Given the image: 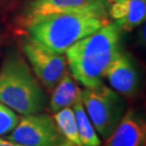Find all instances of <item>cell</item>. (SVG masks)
<instances>
[{"mask_svg": "<svg viewBox=\"0 0 146 146\" xmlns=\"http://www.w3.org/2000/svg\"><path fill=\"white\" fill-rule=\"evenodd\" d=\"M121 29L107 23L96 33L78 41L66 50V62L75 80L86 88L103 84L107 66L121 51Z\"/></svg>", "mask_w": 146, "mask_h": 146, "instance_id": "6da1fadb", "label": "cell"}, {"mask_svg": "<svg viewBox=\"0 0 146 146\" xmlns=\"http://www.w3.org/2000/svg\"><path fill=\"white\" fill-rule=\"evenodd\" d=\"M0 103L21 115L45 109L46 96L28 63L13 54L0 68Z\"/></svg>", "mask_w": 146, "mask_h": 146, "instance_id": "7a4b0ae2", "label": "cell"}, {"mask_svg": "<svg viewBox=\"0 0 146 146\" xmlns=\"http://www.w3.org/2000/svg\"><path fill=\"white\" fill-rule=\"evenodd\" d=\"M108 23L106 15L94 13L54 14L28 27L30 36L46 48L66 53L71 46Z\"/></svg>", "mask_w": 146, "mask_h": 146, "instance_id": "3957f363", "label": "cell"}, {"mask_svg": "<svg viewBox=\"0 0 146 146\" xmlns=\"http://www.w3.org/2000/svg\"><path fill=\"white\" fill-rule=\"evenodd\" d=\"M80 98L96 132L102 138H108L124 114V104L119 95L103 83L81 90Z\"/></svg>", "mask_w": 146, "mask_h": 146, "instance_id": "277c9868", "label": "cell"}, {"mask_svg": "<svg viewBox=\"0 0 146 146\" xmlns=\"http://www.w3.org/2000/svg\"><path fill=\"white\" fill-rule=\"evenodd\" d=\"M7 139L25 146H74L65 138L53 117L42 112L19 118Z\"/></svg>", "mask_w": 146, "mask_h": 146, "instance_id": "5b68a950", "label": "cell"}, {"mask_svg": "<svg viewBox=\"0 0 146 146\" xmlns=\"http://www.w3.org/2000/svg\"><path fill=\"white\" fill-rule=\"evenodd\" d=\"M106 0H31L23 13L26 27L54 14L94 13L106 15Z\"/></svg>", "mask_w": 146, "mask_h": 146, "instance_id": "8992f818", "label": "cell"}, {"mask_svg": "<svg viewBox=\"0 0 146 146\" xmlns=\"http://www.w3.org/2000/svg\"><path fill=\"white\" fill-rule=\"evenodd\" d=\"M23 48L38 80L48 89H53L66 72V57L46 48L31 36L25 40Z\"/></svg>", "mask_w": 146, "mask_h": 146, "instance_id": "52a82bcc", "label": "cell"}, {"mask_svg": "<svg viewBox=\"0 0 146 146\" xmlns=\"http://www.w3.org/2000/svg\"><path fill=\"white\" fill-rule=\"evenodd\" d=\"M106 139L100 146H145V121L134 110H128L123 114L116 129Z\"/></svg>", "mask_w": 146, "mask_h": 146, "instance_id": "ba28073f", "label": "cell"}, {"mask_svg": "<svg viewBox=\"0 0 146 146\" xmlns=\"http://www.w3.org/2000/svg\"><path fill=\"white\" fill-rule=\"evenodd\" d=\"M104 77L114 90L123 95H132L138 87V71L129 54L119 51L107 66Z\"/></svg>", "mask_w": 146, "mask_h": 146, "instance_id": "9c48e42d", "label": "cell"}, {"mask_svg": "<svg viewBox=\"0 0 146 146\" xmlns=\"http://www.w3.org/2000/svg\"><path fill=\"white\" fill-rule=\"evenodd\" d=\"M109 14L121 30L131 31L145 22L146 0H117L111 3Z\"/></svg>", "mask_w": 146, "mask_h": 146, "instance_id": "30bf717a", "label": "cell"}, {"mask_svg": "<svg viewBox=\"0 0 146 146\" xmlns=\"http://www.w3.org/2000/svg\"><path fill=\"white\" fill-rule=\"evenodd\" d=\"M81 90L74 78L68 72H66L53 87L49 108L53 113H56L66 107L72 106L80 99Z\"/></svg>", "mask_w": 146, "mask_h": 146, "instance_id": "8fae6325", "label": "cell"}, {"mask_svg": "<svg viewBox=\"0 0 146 146\" xmlns=\"http://www.w3.org/2000/svg\"><path fill=\"white\" fill-rule=\"evenodd\" d=\"M72 107L76 119L78 136L82 146H100L102 144L101 139L99 138L91 121L84 110L81 98L73 104Z\"/></svg>", "mask_w": 146, "mask_h": 146, "instance_id": "7c38bea8", "label": "cell"}, {"mask_svg": "<svg viewBox=\"0 0 146 146\" xmlns=\"http://www.w3.org/2000/svg\"><path fill=\"white\" fill-rule=\"evenodd\" d=\"M52 117L61 132L65 136V138L72 145L82 146L78 136L77 124H76V119L73 109L70 107H66V108L54 113Z\"/></svg>", "mask_w": 146, "mask_h": 146, "instance_id": "4fadbf2b", "label": "cell"}, {"mask_svg": "<svg viewBox=\"0 0 146 146\" xmlns=\"http://www.w3.org/2000/svg\"><path fill=\"white\" fill-rule=\"evenodd\" d=\"M19 121L17 113L0 103V137L10 134Z\"/></svg>", "mask_w": 146, "mask_h": 146, "instance_id": "5bb4252c", "label": "cell"}, {"mask_svg": "<svg viewBox=\"0 0 146 146\" xmlns=\"http://www.w3.org/2000/svg\"><path fill=\"white\" fill-rule=\"evenodd\" d=\"M0 146H25V145L14 143V142H11L10 141H8V139H0Z\"/></svg>", "mask_w": 146, "mask_h": 146, "instance_id": "9a60e30c", "label": "cell"}, {"mask_svg": "<svg viewBox=\"0 0 146 146\" xmlns=\"http://www.w3.org/2000/svg\"><path fill=\"white\" fill-rule=\"evenodd\" d=\"M107 2H109V3H113V2H115V1H117V0H106Z\"/></svg>", "mask_w": 146, "mask_h": 146, "instance_id": "2e32d148", "label": "cell"}]
</instances>
